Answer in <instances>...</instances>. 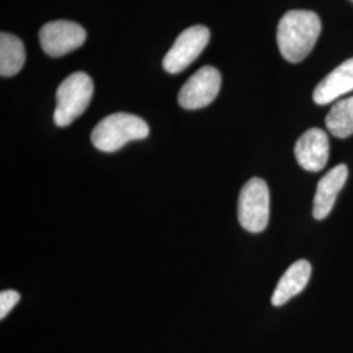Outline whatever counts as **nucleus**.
<instances>
[{
  "instance_id": "obj_9",
  "label": "nucleus",
  "mask_w": 353,
  "mask_h": 353,
  "mask_svg": "<svg viewBox=\"0 0 353 353\" xmlns=\"http://www.w3.org/2000/svg\"><path fill=\"white\" fill-rule=\"evenodd\" d=\"M348 178L347 165H336L321 178L316 186L314 203H313V216L316 220H323L331 214L338 194L344 188Z\"/></svg>"
},
{
  "instance_id": "obj_10",
  "label": "nucleus",
  "mask_w": 353,
  "mask_h": 353,
  "mask_svg": "<svg viewBox=\"0 0 353 353\" xmlns=\"http://www.w3.org/2000/svg\"><path fill=\"white\" fill-rule=\"evenodd\" d=\"M351 90H353V58L343 62L318 83L313 100L318 105H327L339 100Z\"/></svg>"
},
{
  "instance_id": "obj_1",
  "label": "nucleus",
  "mask_w": 353,
  "mask_h": 353,
  "mask_svg": "<svg viewBox=\"0 0 353 353\" xmlns=\"http://www.w3.org/2000/svg\"><path fill=\"white\" fill-rule=\"evenodd\" d=\"M322 30L321 19L316 12L292 10L285 13L278 26L279 50L290 63H300L316 46Z\"/></svg>"
},
{
  "instance_id": "obj_6",
  "label": "nucleus",
  "mask_w": 353,
  "mask_h": 353,
  "mask_svg": "<svg viewBox=\"0 0 353 353\" xmlns=\"http://www.w3.org/2000/svg\"><path fill=\"white\" fill-rule=\"evenodd\" d=\"M221 87V75L212 67L199 68L179 90L178 102L186 110H196L208 106L217 97Z\"/></svg>"
},
{
  "instance_id": "obj_8",
  "label": "nucleus",
  "mask_w": 353,
  "mask_h": 353,
  "mask_svg": "<svg viewBox=\"0 0 353 353\" xmlns=\"http://www.w3.org/2000/svg\"><path fill=\"white\" fill-rule=\"evenodd\" d=\"M294 156L299 165L307 172H321L328 161L330 141L321 128H310L299 138L294 145Z\"/></svg>"
},
{
  "instance_id": "obj_2",
  "label": "nucleus",
  "mask_w": 353,
  "mask_h": 353,
  "mask_svg": "<svg viewBox=\"0 0 353 353\" xmlns=\"http://www.w3.org/2000/svg\"><path fill=\"white\" fill-rule=\"evenodd\" d=\"M150 127L138 115L114 113L105 117L92 131L93 145L102 152H115L134 140L145 139Z\"/></svg>"
},
{
  "instance_id": "obj_15",
  "label": "nucleus",
  "mask_w": 353,
  "mask_h": 353,
  "mask_svg": "<svg viewBox=\"0 0 353 353\" xmlns=\"http://www.w3.org/2000/svg\"><path fill=\"white\" fill-rule=\"evenodd\" d=\"M351 1H352V3H353V0H351Z\"/></svg>"
},
{
  "instance_id": "obj_13",
  "label": "nucleus",
  "mask_w": 353,
  "mask_h": 353,
  "mask_svg": "<svg viewBox=\"0 0 353 353\" xmlns=\"http://www.w3.org/2000/svg\"><path fill=\"white\" fill-rule=\"evenodd\" d=\"M328 131L339 139L353 135V96L335 102L326 117Z\"/></svg>"
},
{
  "instance_id": "obj_4",
  "label": "nucleus",
  "mask_w": 353,
  "mask_h": 353,
  "mask_svg": "<svg viewBox=\"0 0 353 353\" xmlns=\"http://www.w3.org/2000/svg\"><path fill=\"white\" fill-rule=\"evenodd\" d=\"M239 221L250 233L263 232L270 220V190L262 178L254 176L241 190L239 196Z\"/></svg>"
},
{
  "instance_id": "obj_11",
  "label": "nucleus",
  "mask_w": 353,
  "mask_h": 353,
  "mask_svg": "<svg viewBox=\"0 0 353 353\" xmlns=\"http://www.w3.org/2000/svg\"><path fill=\"white\" fill-rule=\"evenodd\" d=\"M310 278L312 265L305 259L294 262L279 280L278 285L271 297L272 305L281 306L288 303L294 296L300 294L307 285Z\"/></svg>"
},
{
  "instance_id": "obj_5",
  "label": "nucleus",
  "mask_w": 353,
  "mask_h": 353,
  "mask_svg": "<svg viewBox=\"0 0 353 353\" xmlns=\"http://www.w3.org/2000/svg\"><path fill=\"white\" fill-rule=\"evenodd\" d=\"M211 37L207 26H194L185 29L172 49L166 52L163 67L169 74H178L186 70L205 49Z\"/></svg>"
},
{
  "instance_id": "obj_3",
  "label": "nucleus",
  "mask_w": 353,
  "mask_h": 353,
  "mask_svg": "<svg viewBox=\"0 0 353 353\" xmlns=\"http://www.w3.org/2000/svg\"><path fill=\"white\" fill-rule=\"evenodd\" d=\"M93 96V80L83 71L65 77L57 89L54 122L59 127L70 126L87 110Z\"/></svg>"
},
{
  "instance_id": "obj_7",
  "label": "nucleus",
  "mask_w": 353,
  "mask_h": 353,
  "mask_svg": "<svg viewBox=\"0 0 353 353\" xmlns=\"http://www.w3.org/2000/svg\"><path fill=\"white\" fill-rule=\"evenodd\" d=\"M87 39L85 29L74 21L55 20L41 28L39 43L42 50L52 58L79 49Z\"/></svg>"
},
{
  "instance_id": "obj_14",
  "label": "nucleus",
  "mask_w": 353,
  "mask_h": 353,
  "mask_svg": "<svg viewBox=\"0 0 353 353\" xmlns=\"http://www.w3.org/2000/svg\"><path fill=\"white\" fill-rule=\"evenodd\" d=\"M20 301V293L16 290H3L0 293V319H4Z\"/></svg>"
},
{
  "instance_id": "obj_12",
  "label": "nucleus",
  "mask_w": 353,
  "mask_h": 353,
  "mask_svg": "<svg viewBox=\"0 0 353 353\" xmlns=\"http://www.w3.org/2000/svg\"><path fill=\"white\" fill-rule=\"evenodd\" d=\"M26 63V48L23 41L13 34H0V75L10 77L20 72Z\"/></svg>"
}]
</instances>
